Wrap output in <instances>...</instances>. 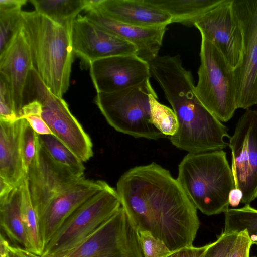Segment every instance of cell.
<instances>
[{
  "instance_id": "836d02e7",
  "label": "cell",
  "mask_w": 257,
  "mask_h": 257,
  "mask_svg": "<svg viewBox=\"0 0 257 257\" xmlns=\"http://www.w3.org/2000/svg\"><path fill=\"white\" fill-rule=\"evenodd\" d=\"M209 244L201 247L185 246L164 257H203Z\"/></svg>"
},
{
  "instance_id": "5bb4252c",
  "label": "cell",
  "mask_w": 257,
  "mask_h": 257,
  "mask_svg": "<svg viewBox=\"0 0 257 257\" xmlns=\"http://www.w3.org/2000/svg\"><path fill=\"white\" fill-rule=\"evenodd\" d=\"M97 93H111L137 85L152 77L149 63L137 55H117L89 64Z\"/></svg>"
},
{
  "instance_id": "3957f363",
  "label": "cell",
  "mask_w": 257,
  "mask_h": 257,
  "mask_svg": "<svg viewBox=\"0 0 257 257\" xmlns=\"http://www.w3.org/2000/svg\"><path fill=\"white\" fill-rule=\"evenodd\" d=\"M21 25L32 70L53 94L62 97L69 86L74 55L69 28L35 11H22Z\"/></svg>"
},
{
  "instance_id": "7a4b0ae2",
  "label": "cell",
  "mask_w": 257,
  "mask_h": 257,
  "mask_svg": "<svg viewBox=\"0 0 257 257\" xmlns=\"http://www.w3.org/2000/svg\"><path fill=\"white\" fill-rule=\"evenodd\" d=\"M175 113L176 133L169 137L176 148L197 154L223 150L228 145V128L201 102L195 91L191 72L185 69L179 55L167 56L150 68Z\"/></svg>"
},
{
  "instance_id": "9a60e30c",
  "label": "cell",
  "mask_w": 257,
  "mask_h": 257,
  "mask_svg": "<svg viewBox=\"0 0 257 257\" xmlns=\"http://www.w3.org/2000/svg\"><path fill=\"white\" fill-rule=\"evenodd\" d=\"M108 184L103 180H90L83 177L55 196L38 218L44 248L66 220Z\"/></svg>"
},
{
  "instance_id": "cb8c5ba5",
  "label": "cell",
  "mask_w": 257,
  "mask_h": 257,
  "mask_svg": "<svg viewBox=\"0 0 257 257\" xmlns=\"http://www.w3.org/2000/svg\"><path fill=\"white\" fill-rule=\"evenodd\" d=\"M40 146L56 162L68 168L79 178L84 177L85 167L68 147L53 135H38Z\"/></svg>"
},
{
  "instance_id": "484cf974",
  "label": "cell",
  "mask_w": 257,
  "mask_h": 257,
  "mask_svg": "<svg viewBox=\"0 0 257 257\" xmlns=\"http://www.w3.org/2000/svg\"><path fill=\"white\" fill-rule=\"evenodd\" d=\"M157 99V94L149 97L151 122L162 134L169 138L177 132V118L172 109L161 104Z\"/></svg>"
},
{
  "instance_id": "4fadbf2b",
  "label": "cell",
  "mask_w": 257,
  "mask_h": 257,
  "mask_svg": "<svg viewBox=\"0 0 257 257\" xmlns=\"http://www.w3.org/2000/svg\"><path fill=\"white\" fill-rule=\"evenodd\" d=\"M74 55L89 64L95 60L117 55H137L133 44L101 29L85 16L79 15L69 27Z\"/></svg>"
},
{
  "instance_id": "d6986e66",
  "label": "cell",
  "mask_w": 257,
  "mask_h": 257,
  "mask_svg": "<svg viewBox=\"0 0 257 257\" xmlns=\"http://www.w3.org/2000/svg\"><path fill=\"white\" fill-rule=\"evenodd\" d=\"M22 122L0 119V178L13 187L20 185L25 175L20 147Z\"/></svg>"
},
{
  "instance_id": "d4e9b609",
  "label": "cell",
  "mask_w": 257,
  "mask_h": 257,
  "mask_svg": "<svg viewBox=\"0 0 257 257\" xmlns=\"http://www.w3.org/2000/svg\"><path fill=\"white\" fill-rule=\"evenodd\" d=\"M224 233L246 230L253 244L257 245V209L250 204L239 208H229L225 213Z\"/></svg>"
},
{
  "instance_id": "83f0119b",
  "label": "cell",
  "mask_w": 257,
  "mask_h": 257,
  "mask_svg": "<svg viewBox=\"0 0 257 257\" xmlns=\"http://www.w3.org/2000/svg\"><path fill=\"white\" fill-rule=\"evenodd\" d=\"M22 11H0V53L20 28Z\"/></svg>"
},
{
  "instance_id": "2e32d148",
  "label": "cell",
  "mask_w": 257,
  "mask_h": 257,
  "mask_svg": "<svg viewBox=\"0 0 257 257\" xmlns=\"http://www.w3.org/2000/svg\"><path fill=\"white\" fill-rule=\"evenodd\" d=\"M33 70L29 47L21 25L5 49L0 53V76L6 81L15 112L19 118L27 103L28 87Z\"/></svg>"
},
{
  "instance_id": "1f68e13d",
  "label": "cell",
  "mask_w": 257,
  "mask_h": 257,
  "mask_svg": "<svg viewBox=\"0 0 257 257\" xmlns=\"http://www.w3.org/2000/svg\"><path fill=\"white\" fill-rule=\"evenodd\" d=\"M253 245L246 230L238 233L236 241L229 257H250Z\"/></svg>"
},
{
  "instance_id": "9c48e42d",
  "label": "cell",
  "mask_w": 257,
  "mask_h": 257,
  "mask_svg": "<svg viewBox=\"0 0 257 257\" xmlns=\"http://www.w3.org/2000/svg\"><path fill=\"white\" fill-rule=\"evenodd\" d=\"M228 146L235 188L241 191V203L257 198V111L249 109L239 118Z\"/></svg>"
},
{
  "instance_id": "5b68a950",
  "label": "cell",
  "mask_w": 257,
  "mask_h": 257,
  "mask_svg": "<svg viewBox=\"0 0 257 257\" xmlns=\"http://www.w3.org/2000/svg\"><path fill=\"white\" fill-rule=\"evenodd\" d=\"M156 94L150 79L111 93H97L95 102L108 123L136 138L158 140L166 137L152 124L149 97Z\"/></svg>"
},
{
  "instance_id": "d6a6232c",
  "label": "cell",
  "mask_w": 257,
  "mask_h": 257,
  "mask_svg": "<svg viewBox=\"0 0 257 257\" xmlns=\"http://www.w3.org/2000/svg\"><path fill=\"white\" fill-rule=\"evenodd\" d=\"M33 130L39 135H53L51 130L39 114H31L25 117Z\"/></svg>"
},
{
  "instance_id": "8d00e7d4",
  "label": "cell",
  "mask_w": 257,
  "mask_h": 257,
  "mask_svg": "<svg viewBox=\"0 0 257 257\" xmlns=\"http://www.w3.org/2000/svg\"><path fill=\"white\" fill-rule=\"evenodd\" d=\"M243 198L242 192L239 189L234 188L229 194L228 201L229 205L235 207L241 203Z\"/></svg>"
},
{
  "instance_id": "4316f807",
  "label": "cell",
  "mask_w": 257,
  "mask_h": 257,
  "mask_svg": "<svg viewBox=\"0 0 257 257\" xmlns=\"http://www.w3.org/2000/svg\"><path fill=\"white\" fill-rule=\"evenodd\" d=\"M38 145V134L33 130L27 120L23 119L20 147L25 175L36 157Z\"/></svg>"
},
{
  "instance_id": "6da1fadb",
  "label": "cell",
  "mask_w": 257,
  "mask_h": 257,
  "mask_svg": "<svg viewBox=\"0 0 257 257\" xmlns=\"http://www.w3.org/2000/svg\"><path fill=\"white\" fill-rule=\"evenodd\" d=\"M116 189L139 231L150 232L172 252L192 245L200 224L197 209L169 170L155 162L133 167Z\"/></svg>"
},
{
  "instance_id": "ffe728a7",
  "label": "cell",
  "mask_w": 257,
  "mask_h": 257,
  "mask_svg": "<svg viewBox=\"0 0 257 257\" xmlns=\"http://www.w3.org/2000/svg\"><path fill=\"white\" fill-rule=\"evenodd\" d=\"M0 225L1 230L4 232L3 233L15 246L29 251V245L21 218L20 185L0 196Z\"/></svg>"
},
{
  "instance_id": "e575fe53",
  "label": "cell",
  "mask_w": 257,
  "mask_h": 257,
  "mask_svg": "<svg viewBox=\"0 0 257 257\" xmlns=\"http://www.w3.org/2000/svg\"><path fill=\"white\" fill-rule=\"evenodd\" d=\"M27 0H0V11H22Z\"/></svg>"
},
{
  "instance_id": "7c38bea8",
  "label": "cell",
  "mask_w": 257,
  "mask_h": 257,
  "mask_svg": "<svg viewBox=\"0 0 257 257\" xmlns=\"http://www.w3.org/2000/svg\"><path fill=\"white\" fill-rule=\"evenodd\" d=\"M25 175L38 218L55 196L82 178L55 161L39 143L36 157Z\"/></svg>"
},
{
  "instance_id": "44dd1931",
  "label": "cell",
  "mask_w": 257,
  "mask_h": 257,
  "mask_svg": "<svg viewBox=\"0 0 257 257\" xmlns=\"http://www.w3.org/2000/svg\"><path fill=\"white\" fill-rule=\"evenodd\" d=\"M150 4L168 13L171 23L194 26L205 13L222 0H147Z\"/></svg>"
},
{
  "instance_id": "8fae6325",
  "label": "cell",
  "mask_w": 257,
  "mask_h": 257,
  "mask_svg": "<svg viewBox=\"0 0 257 257\" xmlns=\"http://www.w3.org/2000/svg\"><path fill=\"white\" fill-rule=\"evenodd\" d=\"M233 0H222L195 23L203 35L221 52L235 69L243 53V31L233 7Z\"/></svg>"
},
{
  "instance_id": "30bf717a",
  "label": "cell",
  "mask_w": 257,
  "mask_h": 257,
  "mask_svg": "<svg viewBox=\"0 0 257 257\" xmlns=\"http://www.w3.org/2000/svg\"><path fill=\"white\" fill-rule=\"evenodd\" d=\"M243 31V53L234 69L237 108L257 104V0H233Z\"/></svg>"
},
{
  "instance_id": "4dcf8cb0",
  "label": "cell",
  "mask_w": 257,
  "mask_h": 257,
  "mask_svg": "<svg viewBox=\"0 0 257 257\" xmlns=\"http://www.w3.org/2000/svg\"><path fill=\"white\" fill-rule=\"evenodd\" d=\"M18 119L9 86L4 78L0 76V119L14 121Z\"/></svg>"
},
{
  "instance_id": "f546056e",
  "label": "cell",
  "mask_w": 257,
  "mask_h": 257,
  "mask_svg": "<svg viewBox=\"0 0 257 257\" xmlns=\"http://www.w3.org/2000/svg\"><path fill=\"white\" fill-rule=\"evenodd\" d=\"M237 233H224L213 242L209 243L203 257H229L235 245Z\"/></svg>"
},
{
  "instance_id": "603a6c76",
  "label": "cell",
  "mask_w": 257,
  "mask_h": 257,
  "mask_svg": "<svg viewBox=\"0 0 257 257\" xmlns=\"http://www.w3.org/2000/svg\"><path fill=\"white\" fill-rule=\"evenodd\" d=\"M20 188L21 218L29 245V252L40 256L44 246L41 237L38 217L33 204L26 175L20 184Z\"/></svg>"
},
{
  "instance_id": "7402d4cb",
  "label": "cell",
  "mask_w": 257,
  "mask_h": 257,
  "mask_svg": "<svg viewBox=\"0 0 257 257\" xmlns=\"http://www.w3.org/2000/svg\"><path fill=\"white\" fill-rule=\"evenodd\" d=\"M35 11L69 28L73 21L89 7V0H31Z\"/></svg>"
},
{
  "instance_id": "e0dca14e",
  "label": "cell",
  "mask_w": 257,
  "mask_h": 257,
  "mask_svg": "<svg viewBox=\"0 0 257 257\" xmlns=\"http://www.w3.org/2000/svg\"><path fill=\"white\" fill-rule=\"evenodd\" d=\"M86 12L85 16L95 25L134 45L137 56L144 61L149 63L158 55L167 26L141 27L125 24L107 17L97 7Z\"/></svg>"
},
{
  "instance_id": "d590c367",
  "label": "cell",
  "mask_w": 257,
  "mask_h": 257,
  "mask_svg": "<svg viewBox=\"0 0 257 257\" xmlns=\"http://www.w3.org/2000/svg\"><path fill=\"white\" fill-rule=\"evenodd\" d=\"M7 257H40L26 249L10 244Z\"/></svg>"
},
{
  "instance_id": "f1b7e54d",
  "label": "cell",
  "mask_w": 257,
  "mask_h": 257,
  "mask_svg": "<svg viewBox=\"0 0 257 257\" xmlns=\"http://www.w3.org/2000/svg\"><path fill=\"white\" fill-rule=\"evenodd\" d=\"M139 239L144 257H164L170 250L165 243L146 231H139Z\"/></svg>"
},
{
  "instance_id": "277c9868",
  "label": "cell",
  "mask_w": 257,
  "mask_h": 257,
  "mask_svg": "<svg viewBox=\"0 0 257 257\" xmlns=\"http://www.w3.org/2000/svg\"><path fill=\"white\" fill-rule=\"evenodd\" d=\"M176 179L196 209L203 214H218L229 208V194L235 186L223 150L188 153L179 165Z\"/></svg>"
},
{
  "instance_id": "52a82bcc",
  "label": "cell",
  "mask_w": 257,
  "mask_h": 257,
  "mask_svg": "<svg viewBox=\"0 0 257 257\" xmlns=\"http://www.w3.org/2000/svg\"><path fill=\"white\" fill-rule=\"evenodd\" d=\"M121 206L116 189L108 184L63 223L40 257H61L96 231Z\"/></svg>"
},
{
  "instance_id": "8992f818",
  "label": "cell",
  "mask_w": 257,
  "mask_h": 257,
  "mask_svg": "<svg viewBox=\"0 0 257 257\" xmlns=\"http://www.w3.org/2000/svg\"><path fill=\"white\" fill-rule=\"evenodd\" d=\"M201 36L200 64L195 93L215 117L227 122L237 109L234 69L217 48Z\"/></svg>"
},
{
  "instance_id": "ac0fdd59",
  "label": "cell",
  "mask_w": 257,
  "mask_h": 257,
  "mask_svg": "<svg viewBox=\"0 0 257 257\" xmlns=\"http://www.w3.org/2000/svg\"><path fill=\"white\" fill-rule=\"evenodd\" d=\"M107 17L141 27L167 26L171 17L147 0H101L97 7Z\"/></svg>"
},
{
  "instance_id": "ba28073f",
  "label": "cell",
  "mask_w": 257,
  "mask_h": 257,
  "mask_svg": "<svg viewBox=\"0 0 257 257\" xmlns=\"http://www.w3.org/2000/svg\"><path fill=\"white\" fill-rule=\"evenodd\" d=\"M31 82L35 94L33 100L41 103V117L53 135L83 162L89 160L93 155L92 141L67 103L62 97L53 94L33 70Z\"/></svg>"
}]
</instances>
